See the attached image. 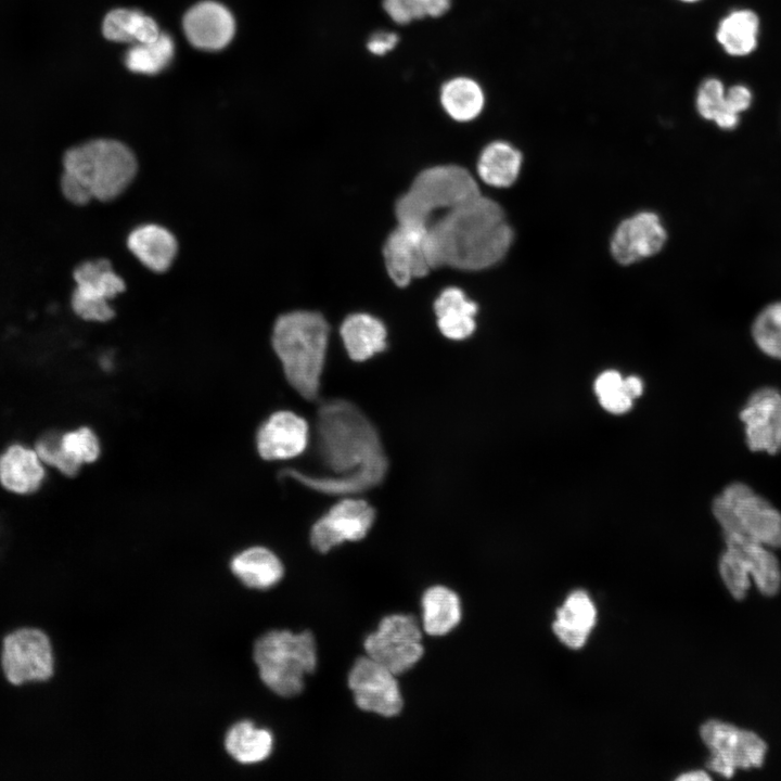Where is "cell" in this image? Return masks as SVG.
Segmentation results:
<instances>
[{
    "label": "cell",
    "mask_w": 781,
    "mask_h": 781,
    "mask_svg": "<svg viewBox=\"0 0 781 781\" xmlns=\"http://www.w3.org/2000/svg\"><path fill=\"white\" fill-rule=\"evenodd\" d=\"M477 304L456 286L443 290L434 302V312L440 333L453 341L465 340L476 329Z\"/></svg>",
    "instance_id": "24"
},
{
    "label": "cell",
    "mask_w": 781,
    "mask_h": 781,
    "mask_svg": "<svg viewBox=\"0 0 781 781\" xmlns=\"http://www.w3.org/2000/svg\"><path fill=\"white\" fill-rule=\"evenodd\" d=\"M318 453L330 475H310L284 469L281 477L327 495H354L380 485L388 462L379 433L354 404L343 399L323 402L316 422Z\"/></svg>",
    "instance_id": "1"
},
{
    "label": "cell",
    "mask_w": 781,
    "mask_h": 781,
    "mask_svg": "<svg viewBox=\"0 0 781 781\" xmlns=\"http://www.w3.org/2000/svg\"><path fill=\"white\" fill-rule=\"evenodd\" d=\"M340 334L350 359L364 361L386 348L387 331L381 320L366 312L347 316Z\"/></svg>",
    "instance_id": "25"
},
{
    "label": "cell",
    "mask_w": 781,
    "mask_h": 781,
    "mask_svg": "<svg viewBox=\"0 0 781 781\" xmlns=\"http://www.w3.org/2000/svg\"><path fill=\"white\" fill-rule=\"evenodd\" d=\"M679 1L686 2V3H693V2H696V1H699V0H679Z\"/></svg>",
    "instance_id": "45"
},
{
    "label": "cell",
    "mask_w": 781,
    "mask_h": 781,
    "mask_svg": "<svg viewBox=\"0 0 781 781\" xmlns=\"http://www.w3.org/2000/svg\"><path fill=\"white\" fill-rule=\"evenodd\" d=\"M452 0H382V9L395 24L404 26L425 18L443 17Z\"/></svg>",
    "instance_id": "34"
},
{
    "label": "cell",
    "mask_w": 781,
    "mask_h": 781,
    "mask_svg": "<svg viewBox=\"0 0 781 781\" xmlns=\"http://www.w3.org/2000/svg\"><path fill=\"white\" fill-rule=\"evenodd\" d=\"M399 36L392 30L379 29L373 31L366 40V49L373 56H384L396 49Z\"/></svg>",
    "instance_id": "39"
},
{
    "label": "cell",
    "mask_w": 781,
    "mask_h": 781,
    "mask_svg": "<svg viewBox=\"0 0 781 781\" xmlns=\"http://www.w3.org/2000/svg\"><path fill=\"white\" fill-rule=\"evenodd\" d=\"M700 734L710 752L707 767L725 778H732L737 769L764 764L767 745L753 731L712 719L702 725Z\"/></svg>",
    "instance_id": "8"
},
{
    "label": "cell",
    "mask_w": 781,
    "mask_h": 781,
    "mask_svg": "<svg viewBox=\"0 0 781 781\" xmlns=\"http://www.w3.org/2000/svg\"><path fill=\"white\" fill-rule=\"evenodd\" d=\"M1 668L7 680L15 686L50 679L54 657L48 635L33 627L8 633L2 641Z\"/></svg>",
    "instance_id": "10"
},
{
    "label": "cell",
    "mask_w": 781,
    "mask_h": 781,
    "mask_svg": "<svg viewBox=\"0 0 781 781\" xmlns=\"http://www.w3.org/2000/svg\"><path fill=\"white\" fill-rule=\"evenodd\" d=\"M471 172L459 165H436L420 171L395 204L397 225L426 231L439 214L481 195Z\"/></svg>",
    "instance_id": "5"
},
{
    "label": "cell",
    "mask_w": 781,
    "mask_h": 781,
    "mask_svg": "<svg viewBox=\"0 0 781 781\" xmlns=\"http://www.w3.org/2000/svg\"><path fill=\"white\" fill-rule=\"evenodd\" d=\"M61 444L67 457L79 466L94 462L101 453L98 436L87 426L62 434Z\"/></svg>",
    "instance_id": "36"
},
{
    "label": "cell",
    "mask_w": 781,
    "mask_h": 781,
    "mask_svg": "<svg viewBox=\"0 0 781 781\" xmlns=\"http://www.w3.org/2000/svg\"><path fill=\"white\" fill-rule=\"evenodd\" d=\"M724 539L726 547L737 553L757 589L765 596L776 594L781 586V568L769 548L735 535Z\"/></svg>",
    "instance_id": "20"
},
{
    "label": "cell",
    "mask_w": 781,
    "mask_h": 781,
    "mask_svg": "<svg viewBox=\"0 0 781 781\" xmlns=\"http://www.w3.org/2000/svg\"><path fill=\"white\" fill-rule=\"evenodd\" d=\"M272 734L257 728L251 721H240L232 726L225 739L228 754L241 764H256L265 760L271 753Z\"/></svg>",
    "instance_id": "31"
},
{
    "label": "cell",
    "mask_w": 781,
    "mask_h": 781,
    "mask_svg": "<svg viewBox=\"0 0 781 781\" xmlns=\"http://www.w3.org/2000/svg\"><path fill=\"white\" fill-rule=\"evenodd\" d=\"M175 44L168 34L161 35L152 41L133 44L125 54L127 68L138 74H156L163 71L172 60Z\"/></svg>",
    "instance_id": "32"
},
{
    "label": "cell",
    "mask_w": 781,
    "mask_h": 781,
    "mask_svg": "<svg viewBox=\"0 0 781 781\" xmlns=\"http://www.w3.org/2000/svg\"><path fill=\"white\" fill-rule=\"evenodd\" d=\"M348 686L356 705L362 710L394 717L402 709L396 675L368 655L354 663L348 674Z\"/></svg>",
    "instance_id": "12"
},
{
    "label": "cell",
    "mask_w": 781,
    "mask_h": 781,
    "mask_svg": "<svg viewBox=\"0 0 781 781\" xmlns=\"http://www.w3.org/2000/svg\"><path fill=\"white\" fill-rule=\"evenodd\" d=\"M620 389L631 399H636L643 392V383L638 376L629 375L623 377Z\"/></svg>",
    "instance_id": "43"
},
{
    "label": "cell",
    "mask_w": 781,
    "mask_h": 781,
    "mask_svg": "<svg viewBox=\"0 0 781 781\" xmlns=\"http://www.w3.org/2000/svg\"><path fill=\"white\" fill-rule=\"evenodd\" d=\"M719 573L732 597L737 600H742L750 588L751 576L744 568L739 556L730 548L726 547V550L720 555Z\"/></svg>",
    "instance_id": "37"
},
{
    "label": "cell",
    "mask_w": 781,
    "mask_h": 781,
    "mask_svg": "<svg viewBox=\"0 0 781 781\" xmlns=\"http://www.w3.org/2000/svg\"><path fill=\"white\" fill-rule=\"evenodd\" d=\"M712 511L722 535L741 536L768 548H781V512L748 485L734 482L714 499Z\"/></svg>",
    "instance_id": "7"
},
{
    "label": "cell",
    "mask_w": 781,
    "mask_h": 781,
    "mask_svg": "<svg viewBox=\"0 0 781 781\" xmlns=\"http://www.w3.org/2000/svg\"><path fill=\"white\" fill-rule=\"evenodd\" d=\"M695 106L703 118L715 121L721 129L730 130L739 124V114L727 106L725 87L717 78L703 80L696 92Z\"/></svg>",
    "instance_id": "33"
},
{
    "label": "cell",
    "mask_w": 781,
    "mask_h": 781,
    "mask_svg": "<svg viewBox=\"0 0 781 781\" xmlns=\"http://www.w3.org/2000/svg\"><path fill=\"white\" fill-rule=\"evenodd\" d=\"M76 287L71 305L74 312L86 321L106 322L115 311L108 305L126 284L112 268L107 259L88 260L80 264L73 273Z\"/></svg>",
    "instance_id": "11"
},
{
    "label": "cell",
    "mask_w": 781,
    "mask_h": 781,
    "mask_svg": "<svg viewBox=\"0 0 781 781\" xmlns=\"http://www.w3.org/2000/svg\"><path fill=\"white\" fill-rule=\"evenodd\" d=\"M758 29L759 20L755 12L737 10L720 21L716 38L729 55L745 56L757 46Z\"/></svg>",
    "instance_id": "30"
},
{
    "label": "cell",
    "mask_w": 781,
    "mask_h": 781,
    "mask_svg": "<svg viewBox=\"0 0 781 781\" xmlns=\"http://www.w3.org/2000/svg\"><path fill=\"white\" fill-rule=\"evenodd\" d=\"M363 646L369 657L396 676L412 668L424 654L420 624L410 614L385 616Z\"/></svg>",
    "instance_id": "9"
},
{
    "label": "cell",
    "mask_w": 781,
    "mask_h": 781,
    "mask_svg": "<svg viewBox=\"0 0 781 781\" xmlns=\"http://www.w3.org/2000/svg\"><path fill=\"white\" fill-rule=\"evenodd\" d=\"M425 232L397 225L388 234L383 257L386 271L397 286L405 287L412 279L430 272L424 252Z\"/></svg>",
    "instance_id": "16"
},
{
    "label": "cell",
    "mask_w": 781,
    "mask_h": 781,
    "mask_svg": "<svg viewBox=\"0 0 781 781\" xmlns=\"http://www.w3.org/2000/svg\"><path fill=\"white\" fill-rule=\"evenodd\" d=\"M43 478V462L35 449L12 445L0 456V483L11 492L31 494Z\"/></svg>",
    "instance_id": "21"
},
{
    "label": "cell",
    "mask_w": 781,
    "mask_h": 781,
    "mask_svg": "<svg viewBox=\"0 0 781 781\" xmlns=\"http://www.w3.org/2000/svg\"><path fill=\"white\" fill-rule=\"evenodd\" d=\"M127 245L130 252L154 272L166 271L178 252L175 235L168 229L154 223L135 228L128 235Z\"/></svg>",
    "instance_id": "22"
},
{
    "label": "cell",
    "mask_w": 781,
    "mask_h": 781,
    "mask_svg": "<svg viewBox=\"0 0 781 781\" xmlns=\"http://www.w3.org/2000/svg\"><path fill=\"white\" fill-rule=\"evenodd\" d=\"M752 103L750 89L742 85H735L726 91V104L733 112L740 114L746 111Z\"/></svg>",
    "instance_id": "41"
},
{
    "label": "cell",
    "mask_w": 781,
    "mask_h": 781,
    "mask_svg": "<svg viewBox=\"0 0 781 781\" xmlns=\"http://www.w3.org/2000/svg\"><path fill=\"white\" fill-rule=\"evenodd\" d=\"M62 164L61 190L75 205L116 199L138 171L133 152L113 139H93L69 148Z\"/></svg>",
    "instance_id": "3"
},
{
    "label": "cell",
    "mask_w": 781,
    "mask_h": 781,
    "mask_svg": "<svg viewBox=\"0 0 781 781\" xmlns=\"http://www.w3.org/2000/svg\"><path fill=\"white\" fill-rule=\"evenodd\" d=\"M308 424L296 413L280 410L269 415L256 433V449L267 461L299 456L308 444Z\"/></svg>",
    "instance_id": "17"
},
{
    "label": "cell",
    "mask_w": 781,
    "mask_h": 781,
    "mask_svg": "<svg viewBox=\"0 0 781 781\" xmlns=\"http://www.w3.org/2000/svg\"><path fill=\"white\" fill-rule=\"evenodd\" d=\"M752 451H781V393L774 387L756 389L739 413Z\"/></svg>",
    "instance_id": "14"
},
{
    "label": "cell",
    "mask_w": 781,
    "mask_h": 781,
    "mask_svg": "<svg viewBox=\"0 0 781 781\" xmlns=\"http://www.w3.org/2000/svg\"><path fill=\"white\" fill-rule=\"evenodd\" d=\"M752 334L764 354L781 360V303L769 305L757 316Z\"/></svg>",
    "instance_id": "35"
},
{
    "label": "cell",
    "mask_w": 781,
    "mask_h": 781,
    "mask_svg": "<svg viewBox=\"0 0 781 781\" xmlns=\"http://www.w3.org/2000/svg\"><path fill=\"white\" fill-rule=\"evenodd\" d=\"M623 377L615 370L602 372L594 381V393L599 397L613 393L620 388Z\"/></svg>",
    "instance_id": "42"
},
{
    "label": "cell",
    "mask_w": 781,
    "mask_h": 781,
    "mask_svg": "<svg viewBox=\"0 0 781 781\" xmlns=\"http://www.w3.org/2000/svg\"><path fill=\"white\" fill-rule=\"evenodd\" d=\"M232 573L247 587L268 589L277 585L284 574L280 559L265 547H251L233 556Z\"/></svg>",
    "instance_id": "26"
},
{
    "label": "cell",
    "mask_w": 781,
    "mask_h": 781,
    "mask_svg": "<svg viewBox=\"0 0 781 781\" xmlns=\"http://www.w3.org/2000/svg\"><path fill=\"white\" fill-rule=\"evenodd\" d=\"M261 681L276 694L291 697L304 689V678L317 666L316 641L310 631L271 630L254 645Z\"/></svg>",
    "instance_id": "6"
},
{
    "label": "cell",
    "mask_w": 781,
    "mask_h": 781,
    "mask_svg": "<svg viewBox=\"0 0 781 781\" xmlns=\"http://www.w3.org/2000/svg\"><path fill=\"white\" fill-rule=\"evenodd\" d=\"M439 104L444 113L458 123L475 120L486 105V93L475 78L457 75L446 79L439 87Z\"/></svg>",
    "instance_id": "23"
},
{
    "label": "cell",
    "mask_w": 781,
    "mask_h": 781,
    "mask_svg": "<svg viewBox=\"0 0 781 781\" xmlns=\"http://www.w3.org/2000/svg\"><path fill=\"white\" fill-rule=\"evenodd\" d=\"M676 780L679 781H706L710 780L709 774L703 770H691L681 773L679 777L676 778Z\"/></svg>",
    "instance_id": "44"
},
{
    "label": "cell",
    "mask_w": 781,
    "mask_h": 781,
    "mask_svg": "<svg viewBox=\"0 0 781 781\" xmlns=\"http://www.w3.org/2000/svg\"><path fill=\"white\" fill-rule=\"evenodd\" d=\"M512 241L513 231L502 207L481 194L431 221L424 252L431 269L477 271L500 261Z\"/></svg>",
    "instance_id": "2"
},
{
    "label": "cell",
    "mask_w": 781,
    "mask_h": 781,
    "mask_svg": "<svg viewBox=\"0 0 781 781\" xmlns=\"http://www.w3.org/2000/svg\"><path fill=\"white\" fill-rule=\"evenodd\" d=\"M61 435L55 432L43 434L36 443L35 450L43 463L67 476H74L80 466L74 463L63 450Z\"/></svg>",
    "instance_id": "38"
},
{
    "label": "cell",
    "mask_w": 781,
    "mask_h": 781,
    "mask_svg": "<svg viewBox=\"0 0 781 781\" xmlns=\"http://www.w3.org/2000/svg\"><path fill=\"white\" fill-rule=\"evenodd\" d=\"M374 518V509L367 501L344 499L312 525L311 546L325 553L344 541H358L366 537Z\"/></svg>",
    "instance_id": "13"
},
{
    "label": "cell",
    "mask_w": 781,
    "mask_h": 781,
    "mask_svg": "<svg viewBox=\"0 0 781 781\" xmlns=\"http://www.w3.org/2000/svg\"><path fill=\"white\" fill-rule=\"evenodd\" d=\"M329 332L324 317L308 310L283 313L272 328L271 345L286 381L307 400L319 395Z\"/></svg>",
    "instance_id": "4"
},
{
    "label": "cell",
    "mask_w": 781,
    "mask_h": 781,
    "mask_svg": "<svg viewBox=\"0 0 781 781\" xmlns=\"http://www.w3.org/2000/svg\"><path fill=\"white\" fill-rule=\"evenodd\" d=\"M422 627L430 636H444L461 620V602L458 594L445 587L433 586L422 597Z\"/></svg>",
    "instance_id": "28"
},
{
    "label": "cell",
    "mask_w": 781,
    "mask_h": 781,
    "mask_svg": "<svg viewBox=\"0 0 781 781\" xmlns=\"http://www.w3.org/2000/svg\"><path fill=\"white\" fill-rule=\"evenodd\" d=\"M183 30L192 46L220 50L233 38L235 23L231 12L216 1H202L184 14Z\"/></svg>",
    "instance_id": "18"
},
{
    "label": "cell",
    "mask_w": 781,
    "mask_h": 781,
    "mask_svg": "<svg viewBox=\"0 0 781 781\" xmlns=\"http://www.w3.org/2000/svg\"><path fill=\"white\" fill-rule=\"evenodd\" d=\"M552 624L556 638L569 649H580L597 623V607L581 589L572 591L556 610Z\"/></svg>",
    "instance_id": "19"
},
{
    "label": "cell",
    "mask_w": 781,
    "mask_h": 781,
    "mask_svg": "<svg viewBox=\"0 0 781 781\" xmlns=\"http://www.w3.org/2000/svg\"><path fill=\"white\" fill-rule=\"evenodd\" d=\"M522 159V153L509 142L492 141L479 154L477 174L488 185L508 188L516 181Z\"/></svg>",
    "instance_id": "27"
},
{
    "label": "cell",
    "mask_w": 781,
    "mask_h": 781,
    "mask_svg": "<svg viewBox=\"0 0 781 781\" xmlns=\"http://www.w3.org/2000/svg\"><path fill=\"white\" fill-rule=\"evenodd\" d=\"M601 407L610 413L623 414L631 409L633 399L626 395L620 388L599 397Z\"/></svg>",
    "instance_id": "40"
},
{
    "label": "cell",
    "mask_w": 781,
    "mask_h": 781,
    "mask_svg": "<svg viewBox=\"0 0 781 781\" xmlns=\"http://www.w3.org/2000/svg\"><path fill=\"white\" fill-rule=\"evenodd\" d=\"M102 34L111 41L137 44L155 40L161 31L156 22L141 11L115 9L105 15Z\"/></svg>",
    "instance_id": "29"
},
{
    "label": "cell",
    "mask_w": 781,
    "mask_h": 781,
    "mask_svg": "<svg viewBox=\"0 0 781 781\" xmlns=\"http://www.w3.org/2000/svg\"><path fill=\"white\" fill-rule=\"evenodd\" d=\"M666 240L660 217L652 212H640L617 226L610 248L613 258L627 266L657 254Z\"/></svg>",
    "instance_id": "15"
}]
</instances>
